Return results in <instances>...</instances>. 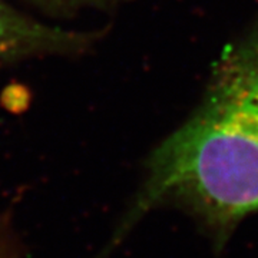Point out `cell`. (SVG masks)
Listing matches in <instances>:
<instances>
[{"label": "cell", "instance_id": "1", "mask_svg": "<svg viewBox=\"0 0 258 258\" xmlns=\"http://www.w3.org/2000/svg\"><path fill=\"white\" fill-rule=\"evenodd\" d=\"M147 179L122 224L175 203L222 248L258 212V25L215 63L200 106L148 161Z\"/></svg>", "mask_w": 258, "mask_h": 258}, {"label": "cell", "instance_id": "2", "mask_svg": "<svg viewBox=\"0 0 258 258\" xmlns=\"http://www.w3.org/2000/svg\"><path fill=\"white\" fill-rule=\"evenodd\" d=\"M88 37L28 18L0 0V59L75 50Z\"/></svg>", "mask_w": 258, "mask_h": 258}, {"label": "cell", "instance_id": "3", "mask_svg": "<svg viewBox=\"0 0 258 258\" xmlns=\"http://www.w3.org/2000/svg\"><path fill=\"white\" fill-rule=\"evenodd\" d=\"M42 3H46L50 6H59V8H68V6H99V5H109L118 0H37Z\"/></svg>", "mask_w": 258, "mask_h": 258}]
</instances>
